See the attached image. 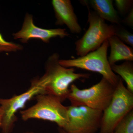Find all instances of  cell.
I'll return each instance as SVG.
<instances>
[{
	"label": "cell",
	"instance_id": "cell-1",
	"mask_svg": "<svg viewBox=\"0 0 133 133\" xmlns=\"http://www.w3.org/2000/svg\"><path fill=\"white\" fill-rule=\"evenodd\" d=\"M59 57L58 53H55L48 58L45 73L41 77L45 83V94L56 96L63 102L67 99L72 83L81 78H89L90 74L76 73L75 68L62 66Z\"/></svg>",
	"mask_w": 133,
	"mask_h": 133
},
{
	"label": "cell",
	"instance_id": "cell-2",
	"mask_svg": "<svg viewBox=\"0 0 133 133\" xmlns=\"http://www.w3.org/2000/svg\"><path fill=\"white\" fill-rule=\"evenodd\" d=\"M35 97V104L21 112L22 119L24 121L32 119L48 121L64 129L68 123V107L64 105L57 97L50 94H41Z\"/></svg>",
	"mask_w": 133,
	"mask_h": 133
},
{
	"label": "cell",
	"instance_id": "cell-3",
	"mask_svg": "<svg viewBox=\"0 0 133 133\" xmlns=\"http://www.w3.org/2000/svg\"><path fill=\"white\" fill-rule=\"evenodd\" d=\"M115 88L103 77L97 84L86 89H80L72 84L67 99L71 105L85 106L103 111L111 102Z\"/></svg>",
	"mask_w": 133,
	"mask_h": 133
},
{
	"label": "cell",
	"instance_id": "cell-4",
	"mask_svg": "<svg viewBox=\"0 0 133 133\" xmlns=\"http://www.w3.org/2000/svg\"><path fill=\"white\" fill-rule=\"evenodd\" d=\"M108 40L97 49L83 56L69 59H59V64L66 68H77L101 74L112 85L116 87L120 77L112 70L108 59Z\"/></svg>",
	"mask_w": 133,
	"mask_h": 133
},
{
	"label": "cell",
	"instance_id": "cell-5",
	"mask_svg": "<svg viewBox=\"0 0 133 133\" xmlns=\"http://www.w3.org/2000/svg\"><path fill=\"white\" fill-rule=\"evenodd\" d=\"M84 4L88 9L89 28L82 37L75 43L76 53L79 57L97 49L105 41L115 35L116 31V26L108 24L91 10L87 4Z\"/></svg>",
	"mask_w": 133,
	"mask_h": 133
},
{
	"label": "cell",
	"instance_id": "cell-6",
	"mask_svg": "<svg viewBox=\"0 0 133 133\" xmlns=\"http://www.w3.org/2000/svg\"><path fill=\"white\" fill-rule=\"evenodd\" d=\"M133 93L120 78L109 105L103 111L99 133H113L116 125L133 110Z\"/></svg>",
	"mask_w": 133,
	"mask_h": 133
},
{
	"label": "cell",
	"instance_id": "cell-7",
	"mask_svg": "<svg viewBox=\"0 0 133 133\" xmlns=\"http://www.w3.org/2000/svg\"><path fill=\"white\" fill-rule=\"evenodd\" d=\"M45 84L41 78L31 81L25 92L9 99L0 98V107L3 111L0 128L2 133H11L16 121L17 112L25 107L26 103L37 95L45 94Z\"/></svg>",
	"mask_w": 133,
	"mask_h": 133
},
{
	"label": "cell",
	"instance_id": "cell-8",
	"mask_svg": "<svg viewBox=\"0 0 133 133\" xmlns=\"http://www.w3.org/2000/svg\"><path fill=\"white\" fill-rule=\"evenodd\" d=\"M102 115V111L71 105L68 107V123L63 129L69 133H95L100 128Z\"/></svg>",
	"mask_w": 133,
	"mask_h": 133
},
{
	"label": "cell",
	"instance_id": "cell-9",
	"mask_svg": "<svg viewBox=\"0 0 133 133\" xmlns=\"http://www.w3.org/2000/svg\"><path fill=\"white\" fill-rule=\"evenodd\" d=\"M13 36L15 39H18L23 43H26L32 38L40 39L48 43L51 38L57 37L64 38L69 37V34L64 29H45L37 27L34 24L33 16L27 14L21 29L14 33Z\"/></svg>",
	"mask_w": 133,
	"mask_h": 133
},
{
	"label": "cell",
	"instance_id": "cell-10",
	"mask_svg": "<svg viewBox=\"0 0 133 133\" xmlns=\"http://www.w3.org/2000/svg\"><path fill=\"white\" fill-rule=\"evenodd\" d=\"M52 5L57 25H65L72 33L79 34L82 31L77 17L70 0H52Z\"/></svg>",
	"mask_w": 133,
	"mask_h": 133
},
{
	"label": "cell",
	"instance_id": "cell-11",
	"mask_svg": "<svg viewBox=\"0 0 133 133\" xmlns=\"http://www.w3.org/2000/svg\"><path fill=\"white\" fill-rule=\"evenodd\" d=\"M108 40L111 48L108 59L111 66L122 60L133 61V50L132 48L126 45L115 35L112 36Z\"/></svg>",
	"mask_w": 133,
	"mask_h": 133
},
{
	"label": "cell",
	"instance_id": "cell-12",
	"mask_svg": "<svg viewBox=\"0 0 133 133\" xmlns=\"http://www.w3.org/2000/svg\"><path fill=\"white\" fill-rule=\"evenodd\" d=\"M86 1L93 11L103 20L118 25L120 24V18L114 7L112 1L91 0Z\"/></svg>",
	"mask_w": 133,
	"mask_h": 133
},
{
	"label": "cell",
	"instance_id": "cell-13",
	"mask_svg": "<svg viewBox=\"0 0 133 133\" xmlns=\"http://www.w3.org/2000/svg\"><path fill=\"white\" fill-rule=\"evenodd\" d=\"M111 66L113 71L119 75L125 82L127 89L133 93V64L132 62L125 61L121 64H115Z\"/></svg>",
	"mask_w": 133,
	"mask_h": 133
},
{
	"label": "cell",
	"instance_id": "cell-14",
	"mask_svg": "<svg viewBox=\"0 0 133 133\" xmlns=\"http://www.w3.org/2000/svg\"><path fill=\"white\" fill-rule=\"evenodd\" d=\"M113 133H133V110L119 122Z\"/></svg>",
	"mask_w": 133,
	"mask_h": 133
},
{
	"label": "cell",
	"instance_id": "cell-15",
	"mask_svg": "<svg viewBox=\"0 0 133 133\" xmlns=\"http://www.w3.org/2000/svg\"><path fill=\"white\" fill-rule=\"evenodd\" d=\"M22 49L20 44L6 41L0 33V52H16Z\"/></svg>",
	"mask_w": 133,
	"mask_h": 133
},
{
	"label": "cell",
	"instance_id": "cell-16",
	"mask_svg": "<svg viewBox=\"0 0 133 133\" xmlns=\"http://www.w3.org/2000/svg\"><path fill=\"white\" fill-rule=\"evenodd\" d=\"M115 35L117 36L124 43L130 46H133V35L131 32L123 28H118L116 27V31Z\"/></svg>",
	"mask_w": 133,
	"mask_h": 133
},
{
	"label": "cell",
	"instance_id": "cell-17",
	"mask_svg": "<svg viewBox=\"0 0 133 133\" xmlns=\"http://www.w3.org/2000/svg\"><path fill=\"white\" fill-rule=\"evenodd\" d=\"M115 6L119 12L124 14L132 9L133 1L129 0H116L115 1Z\"/></svg>",
	"mask_w": 133,
	"mask_h": 133
},
{
	"label": "cell",
	"instance_id": "cell-18",
	"mask_svg": "<svg viewBox=\"0 0 133 133\" xmlns=\"http://www.w3.org/2000/svg\"><path fill=\"white\" fill-rule=\"evenodd\" d=\"M123 23L130 27L133 26V8L130 10L129 14L128 16L124 19L123 21Z\"/></svg>",
	"mask_w": 133,
	"mask_h": 133
},
{
	"label": "cell",
	"instance_id": "cell-19",
	"mask_svg": "<svg viewBox=\"0 0 133 133\" xmlns=\"http://www.w3.org/2000/svg\"><path fill=\"white\" fill-rule=\"evenodd\" d=\"M3 115V111L2 108L0 107V124H1L2 119Z\"/></svg>",
	"mask_w": 133,
	"mask_h": 133
},
{
	"label": "cell",
	"instance_id": "cell-20",
	"mask_svg": "<svg viewBox=\"0 0 133 133\" xmlns=\"http://www.w3.org/2000/svg\"><path fill=\"white\" fill-rule=\"evenodd\" d=\"M58 132H59V133H69L60 128H58Z\"/></svg>",
	"mask_w": 133,
	"mask_h": 133
},
{
	"label": "cell",
	"instance_id": "cell-21",
	"mask_svg": "<svg viewBox=\"0 0 133 133\" xmlns=\"http://www.w3.org/2000/svg\"><path fill=\"white\" fill-rule=\"evenodd\" d=\"M23 133H34L33 132H25Z\"/></svg>",
	"mask_w": 133,
	"mask_h": 133
}]
</instances>
